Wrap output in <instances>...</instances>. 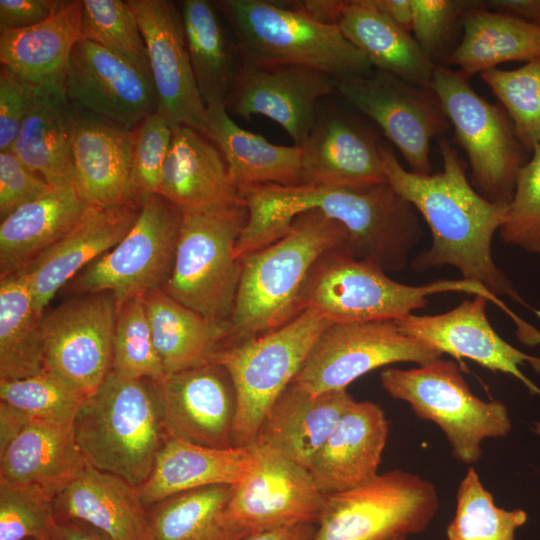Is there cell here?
<instances>
[{
	"label": "cell",
	"instance_id": "6da1fadb",
	"mask_svg": "<svg viewBox=\"0 0 540 540\" xmlns=\"http://www.w3.org/2000/svg\"><path fill=\"white\" fill-rule=\"evenodd\" d=\"M240 194L249 216L236 245L239 259L282 238L294 218L309 210L341 223L350 254L386 273L405 268L423 235L415 208L388 181L362 187L266 184Z\"/></svg>",
	"mask_w": 540,
	"mask_h": 540
},
{
	"label": "cell",
	"instance_id": "7a4b0ae2",
	"mask_svg": "<svg viewBox=\"0 0 540 540\" xmlns=\"http://www.w3.org/2000/svg\"><path fill=\"white\" fill-rule=\"evenodd\" d=\"M442 171L420 174L406 170L394 151L381 144L386 179L428 224L432 242L413 261L416 271L453 266L463 279L479 282L491 293L505 295L537 314L514 289L492 257L491 242L505 222L509 203L479 194L467 178V165L444 137L438 139Z\"/></svg>",
	"mask_w": 540,
	"mask_h": 540
},
{
	"label": "cell",
	"instance_id": "3957f363",
	"mask_svg": "<svg viewBox=\"0 0 540 540\" xmlns=\"http://www.w3.org/2000/svg\"><path fill=\"white\" fill-rule=\"evenodd\" d=\"M348 246L349 234L341 223L309 210L294 218L282 238L244 256L229 343L275 330L301 314L303 290L315 263L332 250L349 252Z\"/></svg>",
	"mask_w": 540,
	"mask_h": 540
},
{
	"label": "cell",
	"instance_id": "277c9868",
	"mask_svg": "<svg viewBox=\"0 0 540 540\" xmlns=\"http://www.w3.org/2000/svg\"><path fill=\"white\" fill-rule=\"evenodd\" d=\"M74 433L87 464L139 487L168 438L154 382L111 370L83 402Z\"/></svg>",
	"mask_w": 540,
	"mask_h": 540
},
{
	"label": "cell",
	"instance_id": "5b68a950",
	"mask_svg": "<svg viewBox=\"0 0 540 540\" xmlns=\"http://www.w3.org/2000/svg\"><path fill=\"white\" fill-rule=\"evenodd\" d=\"M214 4L236 40L243 63L305 66L336 79L373 70L337 25L317 20L302 2L218 0Z\"/></svg>",
	"mask_w": 540,
	"mask_h": 540
},
{
	"label": "cell",
	"instance_id": "8992f818",
	"mask_svg": "<svg viewBox=\"0 0 540 540\" xmlns=\"http://www.w3.org/2000/svg\"><path fill=\"white\" fill-rule=\"evenodd\" d=\"M444 292L483 296L514 317L504 302L479 282L462 278L407 285L394 281L376 265L354 258L346 249L327 252L315 263L302 302L304 309L316 310L332 323L395 321L426 307L430 295Z\"/></svg>",
	"mask_w": 540,
	"mask_h": 540
},
{
	"label": "cell",
	"instance_id": "52a82bcc",
	"mask_svg": "<svg viewBox=\"0 0 540 540\" xmlns=\"http://www.w3.org/2000/svg\"><path fill=\"white\" fill-rule=\"evenodd\" d=\"M181 211L174 265L162 289L201 316L229 324L242 271L236 245L248 221L246 202Z\"/></svg>",
	"mask_w": 540,
	"mask_h": 540
},
{
	"label": "cell",
	"instance_id": "ba28073f",
	"mask_svg": "<svg viewBox=\"0 0 540 540\" xmlns=\"http://www.w3.org/2000/svg\"><path fill=\"white\" fill-rule=\"evenodd\" d=\"M330 324L320 312L305 309L275 330L230 342L219 351L214 361L226 369L236 393L234 447L254 442L265 416Z\"/></svg>",
	"mask_w": 540,
	"mask_h": 540
},
{
	"label": "cell",
	"instance_id": "9c48e42d",
	"mask_svg": "<svg viewBox=\"0 0 540 540\" xmlns=\"http://www.w3.org/2000/svg\"><path fill=\"white\" fill-rule=\"evenodd\" d=\"M380 381L391 397L407 402L418 417L439 426L452 455L464 464L480 460L484 439L504 437L512 429L505 404L474 395L451 360L440 358L411 369L387 367Z\"/></svg>",
	"mask_w": 540,
	"mask_h": 540
},
{
	"label": "cell",
	"instance_id": "30bf717a",
	"mask_svg": "<svg viewBox=\"0 0 540 540\" xmlns=\"http://www.w3.org/2000/svg\"><path fill=\"white\" fill-rule=\"evenodd\" d=\"M469 80L459 70L436 65L430 87L468 156L473 188L490 201L510 203L527 152L504 108L480 96Z\"/></svg>",
	"mask_w": 540,
	"mask_h": 540
},
{
	"label": "cell",
	"instance_id": "8fae6325",
	"mask_svg": "<svg viewBox=\"0 0 540 540\" xmlns=\"http://www.w3.org/2000/svg\"><path fill=\"white\" fill-rule=\"evenodd\" d=\"M439 508L434 485L403 470L327 495L312 540H392L423 532Z\"/></svg>",
	"mask_w": 540,
	"mask_h": 540
},
{
	"label": "cell",
	"instance_id": "7c38bea8",
	"mask_svg": "<svg viewBox=\"0 0 540 540\" xmlns=\"http://www.w3.org/2000/svg\"><path fill=\"white\" fill-rule=\"evenodd\" d=\"M181 220L179 207L151 195L127 234L71 281V291L111 292L119 304L163 288L172 273Z\"/></svg>",
	"mask_w": 540,
	"mask_h": 540
},
{
	"label": "cell",
	"instance_id": "4fadbf2b",
	"mask_svg": "<svg viewBox=\"0 0 540 540\" xmlns=\"http://www.w3.org/2000/svg\"><path fill=\"white\" fill-rule=\"evenodd\" d=\"M337 94L370 118L402 154L412 172L432 173L430 142L449 130L450 122L431 87L373 69L336 79Z\"/></svg>",
	"mask_w": 540,
	"mask_h": 540
},
{
	"label": "cell",
	"instance_id": "5bb4252c",
	"mask_svg": "<svg viewBox=\"0 0 540 540\" xmlns=\"http://www.w3.org/2000/svg\"><path fill=\"white\" fill-rule=\"evenodd\" d=\"M442 355L404 334L392 320L332 323L315 342L293 383L311 394L346 390L376 368L400 362L424 365Z\"/></svg>",
	"mask_w": 540,
	"mask_h": 540
},
{
	"label": "cell",
	"instance_id": "9a60e30c",
	"mask_svg": "<svg viewBox=\"0 0 540 540\" xmlns=\"http://www.w3.org/2000/svg\"><path fill=\"white\" fill-rule=\"evenodd\" d=\"M116 314L111 292L76 295L43 314V371L92 394L112 370Z\"/></svg>",
	"mask_w": 540,
	"mask_h": 540
},
{
	"label": "cell",
	"instance_id": "2e32d148",
	"mask_svg": "<svg viewBox=\"0 0 540 540\" xmlns=\"http://www.w3.org/2000/svg\"><path fill=\"white\" fill-rule=\"evenodd\" d=\"M255 463L232 486L231 520L248 534L300 524L317 525L326 495L308 469L269 447L252 443Z\"/></svg>",
	"mask_w": 540,
	"mask_h": 540
},
{
	"label": "cell",
	"instance_id": "e0dca14e",
	"mask_svg": "<svg viewBox=\"0 0 540 540\" xmlns=\"http://www.w3.org/2000/svg\"><path fill=\"white\" fill-rule=\"evenodd\" d=\"M337 94L336 78L305 66L243 63L225 108L242 118L259 114L279 124L301 147L321 102Z\"/></svg>",
	"mask_w": 540,
	"mask_h": 540
},
{
	"label": "cell",
	"instance_id": "ac0fdd59",
	"mask_svg": "<svg viewBox=\"0 0 540 540\" xmlns=\"http://www.w3.org/2000/svg\"><path fill=\"white\" fill-rule=\"evenodd\" d=\"M61 84L76 107L130 130L157 112L152 76L85 39L74 46Z\"/></svg>",
	"mask_w": 540,
	"mask_h": 540
},
{
	"label": "cell",
	"instance_id": "d6986e66",
	"mask_svg": "<svg viewBox=\"0 0 540 540\" xmlns=\"http://www.w3.org/2000/svg\"><path fill=\"white\" fill-rule=\"evenodd\" d=\"M142 33L157 96V113L171 126L206 135L207 108L200 96L180 8L167 0H128Z\"/></svg>",
	"mask_w": 540,
	"mask_h": 540
},
{
	"label": "cell",
	"instance_id": "ffe728a7",
	"mask_svg": "<svg viewBox=\"0 0 540 540\" xmlns=\"http://www.w3.org/2000/svg\"><path fill=\"white\" fill-rule=\"evenodd\" d=\"M154 385L169 437L207 447H234L236 393L221 364L212 361L166 374Z\"/></svg>",
	"mask_w": 540,
	"mask_h": 540
},
{
	"label": "cell",
	"instance_id": "44dd1931",
	"mask_svg": "<svg viewBox=\"0 0 540 540\" xmlns=\"http://www.w3.org/2000/svg\"><path fill=\"white\" fill-rule=\"evenodd\" d=\"M326 99L300 147L302 184L362 187L386 182L380 138L356 115Z\"/></svg>",
	"mask_w": 540,
	"mask_h": 540
},
{
	"label": "cell",
	"instance_id": "7402d4cb",
	"mask_svg": "<svg viewBox=\"0 0 540 540\" xmlns=\"http://www.w3.org/2000/svg\"><path fill=\"white\" fill-rule=\"evenodd\" d=\"M488 302L483 296H475L445 313H411L395 323L404 334L442 354L467 358L491 371L510 374L532 393L540 395V389L520 370L527 362L540 373V358L518 350L498 335L486 315Z\"/></svg>",
	"mask_w": 540,
	"mask_h": 540
},
{
	"label": "cell",
	"instance_id": "603a6c76",
	"mask_svg": "<svg viewBox=\"0 0 540 540\" xmlns=\"http://www.w3.org/2000/svg\"><path fill=\"white\" fill-rule=\"evenodd\" d=\"M140 208L129 202L89 205L68 233L19 271L28 281L40 317L61 288L121 241Z\"/></svg>",
	"mask_w": 540,
	"mask_h": 540
},
{
	"label": "cell",
	"instance_id": "cb8c5ba5",
	"mask_svg": "<svg viewBox=\"0 0 540 540\" xmlns=\"http://www.w3.org/2000/svg\"><path fill=\"white\" fill-rule=\"evenodd\" d=\"M389 433L383 409L354 401L313 459L309 472L327 496L373 479L378 474Z\"/></svg>",
	"mask_w": 540,
	"mask_h": 540
},
{
	"label": "cell",
	"instance_id": "d4e9b609",
	"mask_svg": "<svg viewBox=\"0 0 540 540\" xmlns=\"http://www.w3.org/2000/svg\"><path fill=\"white\" fill-rule=\"evenodd\" d=\"M354 401L347 390L311 394L292 382L265 416L253 443L269 447L309 470Z\"/></svg>",
	"mask_w": 540,
	"mask_h": 540
},
{
	"label": "cell",
	"instance_id": "484cf974",
	"mask_svg": "<svg viewBox=\"0 0 540 540\" xmlns=\"http://www.w3.org/2000/svg\"><path fill=\"white\" fill-rule=\"evenodd\" d=\"M54 510L58 521H83L114 540H148V509L138 487L87 463L54 497Z\"/></svg>",
	"mask_w": 540,
	"mask_h": 540
},
{
	"label": "cell",
	"instance_id": "4316f807",
	"mask_svg": "<svg viewBox=\"0 0 540 540\" xmlns=\"http://www.w3.org/2000/svg\"><path fill=\"white\" fill-rule=\"evenodd\" d=\"M157 194L180 209L244 202L219 148L185 125L172 126L169 152Z\"/></svg>",
	"mask_w": 540,
	"mask_h": 540
},
{
	"label": "cell",
	"instance_id": "83f0119b",
	"mask_svg": "<svg viewBox=\"0 0 540 540\" xmlns=\"http://www.w3.org/2000/svg\"><path fill=\"white\" fill-rule=\"evenodd\" d=\"M132 147L133 130L76 107L72 159L77 187L89 205L127 202Z\"/></svg>",
	"mask_w": 540,
	"mask_h": 540
},
{
	"label": "cell",
	"instance_id": "f1b7e54d",
	"mask_svg": "<svg viewBox=\"0 0 540 540\" xmlns=\"http://www.w3.org/2000/svg\"><path fill=\"white\" fill-rule=\"evenodd\" d=\"M252 445L214 448L169 437L155 460L147 480L138 487L143 504L194 489L240 483L252 470Z\"/></svg>",
	"mask_w": 540,
	"mask_h": 540
},
{
	"label": "cell",
	"instance_id": "f546056e",
	"mask_svg": "<svg viewBox=\"0 0 540 540\" xmlns=\"http://www.w3.org/2000/svg\"><path fill=\"white\" fill-rule=\"evenodd\" d=\"M85 464L74 421L31 419L0 451V481L35 486L55 497Z\"/></svg>",
	"mask_w": 540,
	"mask_h": 540
},
{
	"label": "cell",
	"instance_id": "4dcf8cb0",
	"mask_svg": "<svg viewBox=\"0 0 540 540\" xmlns=\"http://www.w3.org/2000/svg\"><path fill=\"white\" fill-rule=\"evenodd\" d=\"M75 111L61 82L35 84L30 109L12 149L52 187L77 186L71 150Z\"/></svg>",
	"mask_w": 540,
	"mask_h": 540
},
{
	"label": "cell",
	"instance_id": "1f68e13d",
	"mask_svg": "<svg viewBox=\"0 0 540 540\" xmlns=\"http://www.w3.org/2000/svg\"><path fill=\"white\" fill-rule=\"evenodd\" d=\"M88 206L76 185L52 187L2 219L0 279L21 271L59 241Z\"/></svg>",
	"mask_w": 540,
	"mask_h": 540
},
{
	"label": "cell",
	"instance_id": "d6a6232c",
	"mask_svg": "<svg viewBox=\"0 0 540 540\" xmlns=\"http://www.w3.org/2000/svg\"><path fill=\"white\" fill-rule=\"evenodd\" d=\"M335 25L376 70L430 87L436 67L414 37L384 15L372 0H349Z\"/></svg>",
	"mask_w": 540,
	"mask_h": 540
},
{
	"label": "cell",
	"instance_id": "836d02e7",
	"mask_svg": "<svg viewBox=\"0 0 540 540\" xmlns=\"http://www.w3.org/2000/svg\"><path fill=\"white\" fill-rule=\"evenodd\" d=\"M206 136L224 156L239 192L266 184H302L301 148L272 144L242 129L225 107L207 108Z\"/></svg>",
	"mask_w": 540,
	"mask_h": 540
},
{
	"label": "cell",
	"instance_id": "e575fe53",
	"mask_svg": "<svg viewBox=\"0 0 540 540\" xmlns=\"http://www.w3.org/2000/svg\"><path fill=\"white\" fill-rule=\"evenodd\" d=\"M143 299L165 375L214 361L230 341L228 323L201 316L162 288L147 292Z\"/></svg>",
	"mask_w": 540,
	"mask_h": 540
},
{
	"label": "cell",
	"instance_id": "d590c367",
	"mask_svg": "<svg viewBox=\"0 0 540 540\" xmlns=\"http://www.w3.org/2000/svg\"><path fill=\"white\" fill-rule=\"evenodd\" d=\"M195 81L206 108L225 107L243 67V59L214 2L179 4Z\"/></svg>",
	"mask_w": 540,
	"mask_h": 540
},
{
	"label": "cell",
	"instance_id": "8d00e7d4",
	"mask_svg": "<svg viewBox=\"0 0 540 540\" xmlns=\"http://www.w3.org/2000/svg\"><path fill=\"white\" fill-rule=\"evenodd\" d=\"M82 39V3L69 1L45 21L0 32V62L32 84L61 82L71 52Z\"/></svg>",
	"mask_w": 540,
	"mask_h": 540
},
{
	"label": "cell",
	"instance_id": "74e56055",
	"mask_svg": "<svg viewBox=\"0 0 540 540\" xmlns=\"http://www.w3.org/2000/svg\"><path fill=\"white\" fill-rule=\"evenodd\" d=\"M463 37L446 62L468 77L510 61L540 58V27L474 1L462 15Z\"/></svg>",
	"mask_w": 540,
	"mask_h": 540
},
{
	"label": "cell",
	"instance_id": "f35d334b",
	"mask_svg": "<svg viewBox=\"0 0 540 540\" xmlns=\"http://www.w3.org/2000/svg\"><path fill=\"white\" fill-rule=\"evenodd\" d=\"M232 486L183 492L147 507L148 540H239L248 533L230 518Z\"/></svg>",
	"mask_w": 540,
	"mask_h": 540
},
{
	"label": "cell",
	"instance_id": "ab89813d",
	"mask_svg": "<svg viewBox=\"0 0 540 540\" xmlns=\"http://www.w3.org/2000/svg\"><path fill=\"white\" fill-rule=\"evenodd\" d=\"M41 318L22 272L0 279V380L44 372Z\"/></svg>",
	"mask_w": 540,
	"mask_h": 540
},
{
	"label": "cell",
	"instance_id": "60d3db41",
	"mask_svg": "<svg viewBox=\"0 0 540 540\" xmlns=\"http://www.w3.org/2000/svg\"><path fill=\"white\" fill-rule=\"evenodd\" d=\"M526 521L527 513L522 509L497 507L493 495L470 466L457 490L447 540H515V531Z\"/></svg>",
	"mask_w": 540,
	"mask_h": 540
},
{
	"label": "cell",
	"instance_id": "b9f144b4",
	"mask_svg": "<svg viewBox=\"0 0 540 540\" xmlns=\"http://www.w3.org/2000/svg\"><path fill=\"white\" fill-rule=\"evenodd\" d=\"M112 371L126 378L153 382L165 376L154 345L143 296L117 304Z\"/></svg>",
	"mask_w": 540,
	"mask_h": 540
},
{
	"label": "cell",
	"instance_id": "7bdbcfd3",
	"mask_svg": "<svg viewBox=\"0 0 540 540\" xmlns=\"http://www.w3.org/2000/svg\"><path fill=\"white\" fill-rule=\"evenodd\" d=\"M481 78L507 112L523 149L532 153L540 144V58L512 70L484 71Z\"/></svg>",
	"mask_w": 540,
	"mask_h": 540
},
{
	"label": "cell",
	"instance_id": "ee69618b",
	"mask_svg": "<svg viewBox=\"0 0 540 540\" xmlns=\"http://www.w3.org/2000/svg\"><path fill=\"white\" fill-rule=\"evenodd\" d=\"M82 39L94 42L151 75L145 42L127 1L81 0Z\"/></svg>",
	"mask_w": 540,
	"mask_h": 540
},
{
	"label": "cell",
	"instance_id": "f6af8a7d",
	"mask_svg": "<svg viewBox=\"0 0 540 540\" xmlns=\"http://www.w3.org/2000/svg\"><path fill=\"white\" fill-rule=\"evenodd\" d=\"M59 540L54 497L30 485L0 481V540Z\"/></svg>",
	"mask_w": 540,
	"mask_h": 540
},
{
	"label": "cell",
	"instance_id": "bcb514c9",
	"mask_svg": "<svg viewBox=\"0 0 540 540\" xmlns=\"http://www.w3.org/2000/svg\"><path fill=\"white\" fill-rule=\"evenodd\" d=\"M83 393L42 372L15 380H0V402L31 419L74 421L83 402Z\"/></svg>",
	"mask_w": 540,
	"mask_h": 540
},
{
	"label": "cell",
	"instance_id": "7dc6e473",
	"mask_svg": "<svg viewBox=\"0 0 540 540\" xmlns=\"http://www.w3.org/2000/svg\"><path fill=\"white\" fill-rule=\"evenodd\" d=\"M171 138V124L157 112L133 129L127 202L141 207L147 198L157 194Z\"/></svg>",
	"mask_w": 540,
	"mask_h": 540
},
{
	"label": "cell",
	"instance_id": "c3c4849f",
	"mask_svg": "<svg viewBox=\"0 0 540 540\" xmlns=\"http://www.w3.org/2000/svg\"><path fill=\"white\" fill-rule=\"evenodd\" d=\"M498 232L505 243L540 256V144L517 173L507 216Z\"/></svg>",
	"mask_w": 540,
	"mask_h": 540
},
{
	"label": "cell",
	"instance_id": "681fc988",
	"mask_svg": "<svg viewBox=\"0 0 540 540\" xmlns=\"http://www.w3.org/2000/svg\"><path fill=\"white\" fill-rule=\"evenodd\" d=\"M473 4L470 0H411L413 37L433 62Z\"/></svg>",
	"mask_w": 540,
	"mask_h": 540
},
{
	"label": "cell",
	"instance_id": "f907efd6",
	"mask_svg": "<svg viewBox=\"0 0 540 540\" xmlns=\"http://www.w3.org/2000/svg\"><path fill=\"white\" fill-rule=\"evenodd\" d=\"M52 189L30 170L13 150L0 152V218Z\"/></svg>",
	"mask_w": 540,
	"mask_h": 540
},
{
	"label": "cell",
	"instance_id": "816d5d0a",
	"mask_svg": "<svg viewBox=\"0 0 540 540\" xmlns=\"http://www.w3.org/2000/svg\"><path fill=\"white\" fill-rule=\"evenodd\" d=\"M34 86L5 67L0 72V152L13 149L30 109Z\"/></svg>",
	"mask_w": 540,
	"mask_h": 540
},
{
	"label": "cell",
	"instance_id": "f5cc1de1",
	"mask_svg": "<svg viewBox=\"0 0 540 540\" xmlns=\"http://www.w3.org/2000/svg\"><path fill=\"white\" fill-rule=\"evenodd\" d=\"M69 1L0 0V32L39 24L60 11Z\"/></svg>",
	"mask_w": 540,
	"mask_h": 540
},
{
	"label": "cell",
	"instance_id": "db71d44e",
	"mask_svg": "<svg viewBox=\"0 0 540 540\" xmlns=\"http://www.w3.org/2000/svg\"><path fill=\"white\" fill-rule=\"evenodd\" d=\"M479 3L484 8L515 16L540 27V0H488Z\"/></svg>",
	"mask_w": 540,
	"mask_h": 540
},
{
	"label": "cell",
	"instance_id": "11a10c76",
	"mask_svg": "<svg viewBox=\"0 0 540 540\" xmlns=\"http://www.w3.org/2000/svg\"><path fill=\"white\" fill-rule=\"evenodd\" d=\"M31 421L22 411L0 402V451L3 450Z\"/></svg>",
	"mask_w": 540,
	"mask_h": 540
},
{
	"label": "cell",
	"instance_id": "9f6ffc18",
	"mask_svg": "<svg viewBox=\"0 0 540 540\" xmlns=\"http://www.w3.org/2000/svg\"><path fill=\"white\" fill-rule=\"evenodd\" d=\"M315 531L314 524H300L250 533L239 540H312Z\"/></svg>",
	"mask_w": 540,
	"mask_h": 540
},
{
	"label": "cell",
	"instance_id": "6f0895ef",
	"mask_svg": "<svg viewBox=\"0 0 540 540\" xmlns=\"http://www.w3.org/2000/svg\"><path fill=\"white\" fill-rule=\"evenodd\" d=\"M59 540H114L99 529L79 520L58 521Z\"/></svg>",
	"mask_w": 540,
	"mask_h": 540
},
{
	"label": "cell",
	"instance_id": "680465c9",
	"mask_svg": "<svg viewBox=\"0 0 540 540\" xmlns=\"http://www.w3.org/2000/svg\"><path fill=\"white\" fill-rule=\"evenodd\" d=\"M373 4L401 28L412 31L411 0H372Z\"/></svg>",
	"mask_w": 540,
	"mask_h": 540
},
{
	"label": "cell",
	"instance_id": "91938a15",
	"mask_svg": "<svg viewBox=\"0 0 540 540\" xmlns=\"http://www.w3.org/2000/svg\"><path fill=\"white\" fill-rule=\"evenodd\" d=\"M535 430L540 435V422L535 424Z\"/></svg>",
	"mask_w": 540,
	"mask_h": 540
},
{
	"label": "cell",
	"instance_id": "94428289",
	"mask_svg": "<svg viewBox=\"0 0 540 540\" xmlns=\"http://www.w3.org/2000/svg\"><path fill=\"white\" fill-rule=\"evenodd\" d=\"M407 537H404V536H398V537H395L394 539L392 540H406Z\"/></svg>",
	"mask_w": 540,
	"mask_h": 540
},
{
	"label": "cell",
	"instance_id": "6125c7cd",
	"mask_svg": "<svg viewBox=\"0 0 540 540\" xmlns=\"http://www.w3.org/2000/svg\"><path fill=\"white\" fill-rule=\"evenodd\" d=\"M24 540H38V539H35V538H27V539H24Z\"/></svg>",
	"mask_w": 540,
	"mask_h": 540
}]
</instances>
